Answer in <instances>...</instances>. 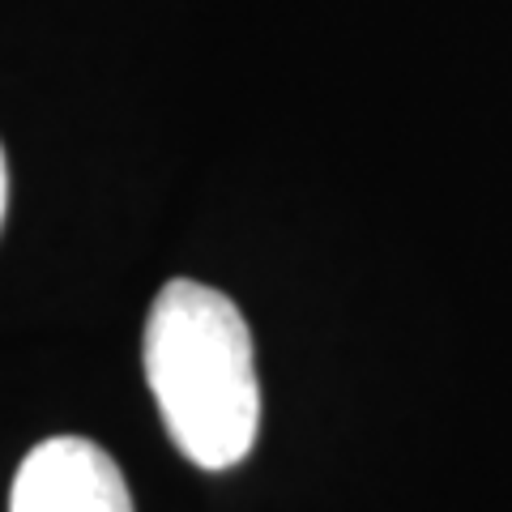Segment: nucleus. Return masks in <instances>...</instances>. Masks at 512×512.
<instances>
[{
    "label": "nucleus",
    "instance_id": "2",
    "mask_svg": "<svg viewBox=\"0 0 512 512\" xmlns=\"http://www.w3.org/2000/svg\"><path fill=\"white\" fill-rule=\"evenodd\" d=\"M9 512H133L120 466L94 440L52 436L13 474Z\"/></svg>",
    "mask_w": 512,
    "mask_h": 512
},
{
    "label": "nucleus",
    "instance_id": "1",
    "mask_svg": "<svg viewBox=\"0 0 512 512\" xmlns=\"http://www.w3.org/2000/svg\"><path fill=\"white\" fill-rule=\"evenodd\" d=\"M141 363L180 457L201 470H231L252 453L261 380L235 299L192 278L167 282L150 303Z\"/></svg>",
    "mask_w": 512,
    "mask_h": 512
},
{
    "label": "nucleus",
    "instance_id": "3",
    "mask_svg": "<svg viewBox=\"0 0 512 512\" xmlns=\"http://www.w3.org/2000/svg\"><path fill=\"white\" fill-rule=\"evenodd\" d=\"M5 197H9V171H5V150H0V222H5Z\"/></svg>",
    "mask_w": 512,
    "mask_h": 512
}]
</instances>
